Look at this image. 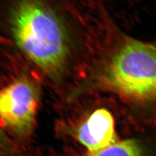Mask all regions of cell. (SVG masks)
Masks as SVG:
<instances>
[{
	"label": "cell",
	"instance_id": "1",
	"mask_svg": "<svg viewBox=\"0 0 156 156\" xmlns=\"http://www.w3.org/2000/svg\"><path fill=\"white\" fill-rule=\"evenodd\" d=\"M95 80L135 100L156 97V42L115 34L98 58Z\"/></svg>",
	"mask_w": 156,
	"mask_h": 156
},
{
	"label": "cell",
	"instance_id": "2",
	"mask_svg": "<svg viewBox=\"0 0 156 156\" xmlns=\"http://www.w3.org/2000/svg\"><path fill=\"white\" fill-rule=\"evenodd\" d=\"M12 24L17 44L25 55L51 77L60 75L68 42L63 24L53 10L41 0H21Z\"/></svg>",
	"mask_w": 156,
	"mask_h": 156
},
{
	"label": "cell",
	"instance_id": "3",
	"mask_svg": "<svg viewBox=\"0 0 156 156\" xmlns=\"http://www.w3.org/2000/svg\"><path fill=\"white\" fill-rule=\"evenodd\" d=\"M39 91L30 78L23 76L0 90V119L14 133L32 131L38 106Z\"/></svg>",
	"mask_w": 156,
	"mask_h": 156
},
{
	"label": "cell",
	"instance_id": "4",
	"mask_svg": "<svg viewBox=\"0 0 156 156\" xmlns=\"http://www.w3.org/2000/svg\"><path fill=\"white\" fill-rule=\"evenodd\" d=\"M76 136L91 153L116 144L115 122L111 113L103 108L94 112L79 127Z\"/></svg>",
	"mask_w": 156,
	"mask_h": 156
},
{
	"label": "cell",
	"instance_id": "5",
	"mask_svg": "<svg viewBox=\"0 0 156 156\" xmlns=\"http://www.w3.org/2000/svg\"><path fill=\"white\" fill-rule=\"evenodd\" d=\"M85 156H145V154L138 141L128 140L116 143L96 153H90Z\"/></svg>",
	"mask_w": 156,
	"mask_h": 156
},
{
	"label": "cell",
	"instance_id": "6",
	"mask_svg": "<svg viewBox=\"0 0 156 156\" xmlns=\"http://www.w3.org/2000/svg\"><path fill=\"white\" fill-rule=\"evenodd\" d=\"M13 151V145L9 139L0 129V156H10Z\"/></svg>",
	"mask_w": 156,
	"mask_h": 156
}]
</instances>
